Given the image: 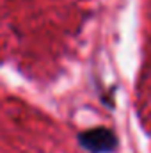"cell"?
<instances>
[{
  "label": "cell",
  "instance_id": "obj_1",
  "mask_svg": "<svg viewBox=\"0 0 151 153\" xmlns=\"http://www.w3.org/2000/svg\"><path fill=\"white\" fill-rule=\"evenodd\" d=\"M78 141L89 153H109L114 152L117 146V137L114 135V132L103 126L82 132L78 135Z\"/></svg>",
  "mask_w": 151,
  "mask_h": 153
}]
</instances>
